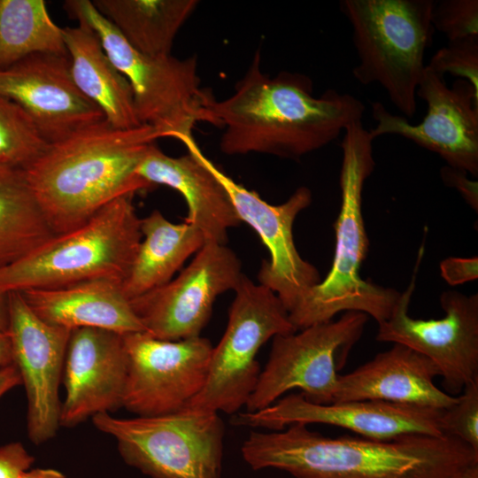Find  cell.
Here are the masks:
<instances>
[{"mask_svg":"<svg viewBox=\"0 0 478 478\" xmlns=\"http://www.w3.org/2000/svg\"><path fill=\"white\" fill-rule=\"evenodd\" d=\"M0 95L20 105L50 143L104 120L76 87L68 56L38 53L0 69Z\"/></svg>","mask_w":478,"mask_h":478,"instance_id":"obj_18","label":"cell"},{"mask_svg":"<svg viewBox=\"0 0 478 478\" xmlns=\"http://www.w3.org/2000/svg\"><path fill=\"white\" fill-rule=\"evenodd\" d=\"M180 141L188 149L187 155L173 158L150 143L136 173L152 187L166 185L182 195L188 205L185 221L202 233L204 243L226 244L228 229L242 221L192 135Z\"/></svg>","mask_w":478,"mask_h":478,"instance_id":"obj_20","label":"cell"},{"mask_svg":"<svg viewBox=\"0 0 478 478\" xmlns=\"http://www.w3.org/2000/svg\"><path fill=\"white\" fill-rule=\"evenodd\" d=\"M124 461L150 478H221L225 428L218 412L185 408L158 415L92 417Z\"/></svg>","mask_w":478,"mask_h":478,"instance_id":"obj_8","label":"cell"},{"mask_svg":"<svg viewBox=\"0 0 478 478\" xmlns=\"http://www.w3.org/2000/svg\"><path fill=\"white\" fill-rule=\"evenodd\" d=\"M55 235L25 171L0 164V268L23 258Z\"/></svg>","mask_w":478,"mask_h":478,"instance_id":"obj_26","label":"cell"},{"mask_svg":"<svg viewBox=\"0 0 478 478\" xmlns=\"http://www.w3.org/2000/svg\"><path fill=\"white\" fill-rule=\"evenodd\" d=\"M70 18L89 26L118 70L128 81L140 122L156 127L163 138L191 136L197 122L212 124V96L200 86L196 57L150 56L134 49L89 0H68Z\"/></svg>","mask_w":478,"mask_h":478,"instance_id":"obj_7","label":"cell"},{"mask_svg":"<svg viewBox=\"0 0 478 478\" xmlns=\"http://www.w3.org/2000/svg\"><path fill=\"white\" fill-rule=\"evenodd\" d=\"M416 97L428 104L427 114L418 124L373 102L372 116L377 124L369 130L371 137L402 136L436 153L447 166L477 177L478 93L473 86L459 79L449 88L443 76L426 66Z\"/></svg>","mask_w":478,"mask_h":478,"instance_id":"obj_13","label":"cell"},{"mask_svg":"<svg viewBox=\"0 0 478 478\" xmlns=\"http://www.w3.org/2000/svg\"><path fill=\"white\" fill-rule=\"evenodd\" d=\"M35 458L19 442L0 446V478H19L33 465Z\"/></svg>","mask_w":478,"mask_h":478,"instance_id":"obj_32","label":"cell"},{"mask_svg":"<svg viewBox=\"0 0 478 478\" xmlns=\"http://www.w3.org/2000/svg\"><path fill=\"white\" fill-rule=\"evenodd\" d=\"M443 183L455 189L464 200L477 212L478 211V182L470 180L462 170L445 166L440 170Z\"/></svg>","mask_w":478,"mask_h":478,"instance_id":"obj_34","label":"cell"},{"mask_svg":"<svg viewBox=\"0 0 478 478\" xmlns=\"http://www.w3.org/2000/svg\"><path fill=\"white\" fill-rule=\"evenodd\" d=\"M440 375L427 357L399 343L354 371L339 375L334 402L382 400L447 409L456 403L434 382Z\"/></svg>","mask_w":478,"mask_h":478,"instance_id":"obj_21","label":"cell"},{"mask_svg":"<svg viewBox=\"0 0 478 478\" xmlns=\"http://www.w3.org/2000/svg\"><path fill=\"white\" fill-rule=\"evenodd\" d=\"M12 364H13V362L9 333H0V368Z\"/></svg>","mask_w":478,"mask_h":478,"instance_id":"obj_36","label":"cell"},{"mask_svg":"<svg viewBox=\"0 0 478 478\" xmlns=\"http://www.w3.org/2000/svg\"><path fill=\"white\" fill-rule=\"evenodd\" d=\"M431 22L448 42L478 37V1H434Z\"/></svg>","mask_w":478,"mask_h":478,"instance_id":"obj_30","label":"cell"},{"mask_svg":"<svg viewBox=\"0 0 478 478\" xmlns=\"http://www.w3.org/2000/svg\"><path fill=\"white\" fill-rule=\"evenodd\" d=\"M20 294L31 310L51 325L71 330L100 328L121 335L146 332L124 296L121 283L113 280H90Z\"/></svg>","mask_w":478,"mask_h":478,"instance_id":"obj_22","label":"cell"},{"mask_svg":"<svg viewBox=\"0 0 478 478\" xmlns=\"http://www.w3.org/2000/svg\"><path fill=\"white\" fill-rule=\"evenodd\" d=\"M458 478H478V464L466 468Z\"/></svg>","mask_w":478,"mask_h":478,"instance_id":"obj_39","label":"cell"},{"mask_svg":"<svg viewBox=\"0 0 478 478\" xmlns=\"http://www.w3.org/2000/svg\"><path fill=\"white\" fill-rule=\"evenodd\" d=\"M440 273L443 280L451 286L477 280L478 258L449 257L440 263Z\"/></svg>","mask_w":478,"mask_h":478,"instance_id":"obj_33","label":"cell"},{"mask_svg":"<svg viewBox=\"0 0 478 478\" xmlns=\"http://www.w3.org/2000/svg\"><path fill=\"white\" fill-rule=\"evenodd\" d=\"M443 430L478 452V378L466 384L456 403L444 409Z\"/></svg>","mask_w":478,"mask_h":478,"instance_id":"obj_31","label":"cell"},{"mask_svg":"<svg viewBox=\"0 0 478 478\" xmlns=\"http://www.w3.org/2000/svg\"><path fill=\"white\" fill-rule=\"evenodd\" d=\"M444 409L382 400H355L328 405L290 394L256 412H237L239 426L282 430L293 423L337 426L373 440H392L411 435L443 436Z\"/></svg>","mask_w":478,"mask_h":478,"instance_id":"obj_15","label":"cell"},{"mask_svg":"<svg viewBox=\"0 0 478 478\" xmlns=\"http://www.w3.org/2000/svg\"><path fill=\"white\" fill-rule=\"evenodd\" d=\"M50 144L31 116L17 103L0 95V164L25 171Z\"/></svg>","mask_w":478,"mask_h":478,"instance_id":"obj_28","label":"cell"},{"mask_svg":"<svg viewBox=\"0 0 478 478\" xmlns=\"http://www.w3.org/2000/svg\"><path fill=\"white\" fill-rule=\"evenodd\" d=\"M38 53L68 56L43 0H0V69Z\"/></svg>","mask_w":478,"mask_h":478,"instance_id":"obj_27","label":"cell"},{"mask_svg":"<svg viewBox=\"0 0 478 478\" xmlns=\"http://www.w3.org/2000/svg\"><path fill=\"white\" fill-rule=\"evenodd\" d=\"M367 320L363 312H345L336 320L274 336L268 360L245 405L246 412L266 408L294 389L312 403L332 404L340 375L337 371L360 338Z\"/></svg>","mask_w":478,"mask_h":478,"instance_id":"obj_10","label":"cell"},{"mask_svg":"<svg viewBox=\"0 0 478 478\" xmlns=\"http://www.w3.org/2000/svg\"><path fill=\"white\" fill-rule=\"evenodd\" d=\"M9 320L8 293L0 292V333L8 332Z\"/></svg>","mask_w":478,"mask_h":478,"instance_id":"obj_38","label":"cell"},{"mask_svg":"<svg viewBox=\"0 0 478 478\" xmlns=\"http://www.w3.org/2000/svg\"><path fill=\"white\" fill-rule=\"evenodd\" d=\"M436 73L467 81L478 93V37L448 42L427 65Z\"/></svg>","mask_w":478,"mask_h":478,"instance_id":"obj_29","label":"cell"},{"mask_svg":"<svg viewBox=\"0 0 478 478\" xmlns=\"http://www.w3.org/2000/svg\"><path fill=\"white\" fill-rule=\"evenodd\" d=\"M234 291L227 325L212 348L205 384L186 408L237 413L257 384L259 349L276 335L297 331L270 289L243 274Z\"/></svg>","mask_w":478,"mask_h":478,"instance_id":"obj_9","label":"cell"},{"mask_svg":"<svg viewBox=\"0 0 478 478\" xmlns=\"http://www.w3.org/2000/svg\"><path fill=\"white\" fill-rule=\"evenodd\" d=\"M312 90V81L305 74L265 73L256 52L232 95L219 101L212 96L208 103L212 124L224 127L220 150L299 159L362 120L365 105L354 96L328 89L316 97Z\"/></svg>","mask_w":478,"mask_h":478,"instance_id":"obj_1","label":"cell"},{"mask_svg":"<svg viewBox=\"0 0 478 478\" xmlns=\"http://www.w3.org/2000/svg\"><path fill=\"white\" fill-rule=\"evenodd\" d=\"M434 0H342L358 63L353 77L380 84L407 120L416 112V91L433 42Z\"/></svg>","mask_w":478,"mask_h":478,"instance_id":"obj_6","label":"cell"},{"mask_svg":"<svg viewBox=\"0 0 478 478\" xmlns=\"http://www.w3.org/2000/svg\"><path fill=\"white\" fill-rule=\"evenodd\" d=\"M241 269L239 258L225 244L204 243L175 279L129 302L154 337L177 341L199 336L216 297L235 290L243 274Z\"/></svg>","mask_w":478,"mask_h":478,"instance_id":"obj_14","label":"cell"},{"mask_svg":"<svg viewBox=\"0 0 478 478\" xmlns=\"http://www.w3.org/2000/svg\"><path fill=\"white\" fill-rule=\"evenodd\" d=\"M373 142L362 120L351 123L343 130L340 143L341 205L334 224L333 262L326 278L289 312L297 331L333 320L342 312H360L379 324L389 317L400 297L401 292L395 289L377 285L360 275L369 250L362 194L365 182L375 167Z\"/></svg>","mask_w":478,"mask_h":478,"instance_id":"obj_4","label":"cell"},{"mask_svg":"<svg viewBox=\"0 0 478 478\" xmlns=\"http://www.w3.org/2000/svg\"><path fill=\"white\" fill-rule=\"evenodd\" d=\"M20 384L21 377L14 364L0 368V397Z\"/></svg>","mask_w":478,"mask_h":478,"instance_id":"obj_35","label":"cell"},{"mask_svg":"<svg viewBox=\"0 0 478 478\" xmlns=\"http://www.w3.org/2000/svg\"><path fill=\"white\" fill-rule=\"evenodd\" d=\"M72 78L78 89L102 112L112 127L130 129L143 125L135 107L127 78L105 53L97 35L86 24L63 28Z\"/></svg>","mask_w":478,"mask_h":478,"instance_id":"obj_23","label":"cell"},{"mask_svg":"<svg viewBox=\"0 0 478 478\" xmlns=\"http://www.w3.org/2000/svg\"><path fill=\"white\" fill-rule=\"evenodd\" d=\"M19 478H66L65 475L52 468L28 469L22 473Z\"/></svg>","mask_w":478,"mask_h":478,"instance_id":"obj_37","label":"cell"},{"mask_svg":"<svg viewBox=\"0 0 478 478\" xmlns=\"http://www.w3.org/2000/svg\"><path fill=\"white\" fill-rule=\"evenodd\" d=\"M127 369L123 335L92 328L73 329L62 376L66 395L60 426L74 427L122 407Z\"/></svg>","mask_w":478,"mask_h":478,"instance_id":"obj_19","label":"cell"},{"mask_svg":"<svg viewBox=\"0 0 478 478\" xmlns=\"http://www.w3.org/2000/svg\"><path fill=\"white\" fill-rule=\"evenodd\" d=\"M158 138L152 126L120 129L103 120L50 143L25 173L54 234L82 226L120 197L151 188L136 171Z\"/></svg>","mask_w":478,"mask_h":478,"instance_id":"obj_3","label":"cell"},{"mask_svg":"<svg viewBox=\"0 0 478 478\" xmlns=\"http://www.w3.org/2000/svg\"><path fill=\"white\" fill-rule=\"evenodd\" d=\"M8 297L12 362L27 392L28 436L38 445L53 438L60 427L58 389L72 330L40 319L20 292Z\"/></svg>","mask_w":478,"mask_h":478,"instance_id":"obj_17","label":"cell"},{"mask_svg":"<svg viewBox=\"0 0 478 478\" xmlns=\"http://www.w3.org/2000/svg\"><path fill=\"white\" fill-rule=\"evenodd\" d=\"M133 197L112 201L82 226L1 267L0 292L56 289L97 279L121 283L143 237Z\"/></svg>","mask_w":478,"mask_h":478,"instance_id":"obj_5","label":"cell"},{"mask_svg":"<svg viewBox=\"0 0 478 478\" xmlns=\"http://www.w3.org/2000/svg\"><path fill=\"white\" fill-rule=\"evenodd\" d=\"M241 452L254 470L277 468L296 478H458L478 464V452L451 436L328 437L303 423L251 431Z\"/></svg>","mask_w":478,"mask_h":478,"instance_id":"obj_2","label":"cell"},{"mask_svg":"<svg viewBox=\"0 0 478 478\" xmlns=\"http://www.w3.org/2000/svg\"><path fill=\"white\" fill-rule=\"evenodd\" d=\"M206 164L228 192L240 220L250 225L267 248L270 258L263 260L258 279L276 294L289 313L321 281L317 268L298 253L293 237L295 220L312 203L311 190L300 187L284 203L270 204L207 158Z\"/></svg>","mask_w":478,"mask_h":478,"instance_id":"obj_16","label":"cell"},{"mask_svg":"<svg viewBox=\"0 0 478 478\" xmlns=\"http://www.w3.org/2000/svg\"><path fill=\"white\" fill-rule=\"evenodd\" d=\"M128 369L122 407L137 416L173 413L204 388L212 344L205 337L163 340L147 332L123 335Z\"/></svg>","mask_w":478,"mask_h":478,"instance_id":"obj_12","label":"cell"},{"mask_svg":"<svg viewBox=\"0 0 478 478\" xmlns=\"http://www.w3.org/2000/svg\"><path fill=\"white\" fill-rule=\"evenodd\" d=\"M96 10L136 50L170 55L175 36L198 4L196 0H95Z\"/></svg>","mask_w":478,"mask_h":478,"instance_id":"obj_25","label":"cell"},{"mask_svg":"<svg viewBox=\"0 0 478 478\" xmlns=\"http://www.w3.org/2000/svg\"><path fill=\"white\" fill-rule=\"evenodd\" d=\"M142 240L121 290L130 301L168 281L204 244L202 233L184 220L173 223L158 211L141 219Z\"/></svg>","mask_w":478,"mask_h":478,"instance_id":"obj_24","label":"cell"},{"mask_svg":"<svg viewBox=\"0 0 478 478\" xmlns=\"http://www.w3.org/2000/svg\"><path fill=\"white\" fill-rule=\"evenodd\" d=\"M423 252L422 246L412 281L389 317L378 324L376 340L403 344L429 358L443 377V389L456 397L478 378V295L446 290L440 296L443 318L411 317L408 309Z\"/></svg>","mask_w":478,"mask_h":478,"instance_id":"obj_11","label":"cell"}]
</instances>
